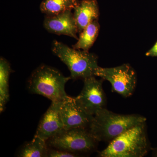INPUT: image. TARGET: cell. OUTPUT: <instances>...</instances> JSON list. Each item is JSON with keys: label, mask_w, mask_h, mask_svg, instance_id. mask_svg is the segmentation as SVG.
Returning a JSON list of instances; mask_svg holds the SVG:
<instances>
[{"label": "cell", "mask_w": 157, "mask_h": 157, "mask_svg": "<svg viewBox=\"0 0 157 157\" xmlns=\"http://www.w3.org/2000/svg\"><path fill=\"white\" fill-rule=\"evenodd\" d=\"M146 118L139 114H120L107 108L94 116L88 129L100 141L110 142L132 127L146 122Z\"/></svg>", "instance_id": "cell-1"}, {"label": "cell", "mask_w": 157, "mask_h": 157, "mask_svg": "<svg viewBox=\"0 0 157 157\" xmlns=\"http://www.w3.org/2000/svg\"><path fill=\"white\" fill-rule=\"evenodd\" d=\"M151 145L147 137L146 123L129 129L109 142L98 153L100 157H143L148 153Z\"/></svg>", "instance_id": "cell-2"}, {"label": "cell", "mask_w": 157, "mask_h": 157, "mask_svg": "<svg viewBox=\"0 0 157 157\" xmlns=\"http://www.w3.org/2000/svg\"><path fill=\"white\" fill-rule=\"evenodd\" d=\"M71 77H67L55 68L42 65L31 74L28 88L33 94L40 95L52 102L61 101L68 97L65 85Z\"/></svg>", "instance_id": "cell-3"}, {"label": "cell", "mask_w": 157, "mask_h": 157, "mask_svg": "<svg viewBox=\"0 0 157 157\" xmlns=\"http://www.w3.org/2000/svg\"><path fill=\"white\" fill-rule=\"evenodd\" d=\"M52 52L67 67L71 79L85 78L95 76L98 57L87 51L78 50L69 47L63 42L55 40L52 42Z\"/></svg>", "instance_id": "cell-4"}, {"label": "cell", "mask_w": 157, "mask_h": 157, "mask_svg": "<svg viewBox=\"0 0 157 157\" xmlns=\"http://www.w3.org/2000/svg\"><path fill=\"white\" fill-rule=\"evenodd\" d=\"M98 142L88 128H85L63 129L47 140L49 147L65 151L78 156L95 151Z\"/></svg>", "instance_id": "cell-5"}, {"label": "cell", "mask_w": 157, "mask_h": 157, "mask_svg": "<svg viewBox=\"0 0 157 157\" xmlns=\"http://www.w3.org/2000/svg\"><path fill=\"white\" fill-rule=\"evenodd\" d=\"M95 76L109 81L112 86V91L125 98L133 95L137 84V74L128 64L114 67H99L96 70Z\"/></svg>", "instance_id": "cell-6"}, {"label": "cell", "mask_w": 157, "mask_h": 157, "mask_svg": "<svg viewBox=\"0 0 157 157\" xmlns=\"http://www.w3.org/2000/svg\"><path fill=\"white\" fill-rule=\"evenodd\" d=\"M93 76L84 79L81 92L75 98L76 104L87 114L94 116L106 108L107 98L103 89V79Z\"/></svg>", "instance_id": "cell-7"}, {"label": "cell", "mask_w": 157, "mask_h": 157, "mask_svg": "<svg viewBox=\"0 0 157 157\" xmlns=\"http://www.w3.org/2000/svg\"><path fill=\"white\" fill-rule=\"evenodd\" d=\"M59 115L65 130L88 128L94 117L87 114L77 105L75 98L69 96L62 101Z\"/></svg>", "instance_id": "cell-8"}, {"label": "cell", "mask_w": 157, "mask_h": 157, "mask_svg": "<svg viewBox=\"0 0 157 157\" xmlns=\"http://www.w3.org/2000/svg\"><path fill=\"white\" fill-rule=\"evenodd\" d=\"M72 10L52 15H45L43 25L51 33L65 35L78 40V28Z\"/></svg>", "instance_id": "cell-9"}, {"label": "cell", "mask_w": 157, "mask_h": 157, "mask_svg": "<svg viewBox=\"0 0 157 157\" xmlns=\"http://www.w3.org/2000/svg\"><path fill=\"white\" fill-rule=\"evenodd\" d=\"M62 101L52 102L50 107L39 122L35 136L47 141L63 130L59 115Z\"/></svg>", "instance_id": "cell-10"}, {"label": "cell", "mask_w": 157, "mask_h": 157, "mask_svg": "<svg viewBox=\"0 0 157 157\" xmlns=\"http://www.w3.org/2000/svg\"><path fill=\"white\" fill-rule=\"evenodd\" d=\"M73 10V15L79 33L90 23L98 20L100 14L96 0L79 1Z\"/></svg>", "instance_id": "cell-11"}, {"label": "cell", "mask_w": 157, "mask_h": 157, "mask_svg": "<svg viewBox=\"0 0 157 157\" xmlns=\"http://www.w3.org/2000/svg\"><path fill=\"white\" fill-rule=\"evenodd\" d=\"M100 28L98 20L90 23L79 33L77 42L72 47L89 51L98 38Z\"/></svg>", "instance_id": "cell-12"}, {"label": "cell", "mask_w": 157, "mask_h": 157, "mask_svg": "<svg viewBox=\"0 0 157 157\" xmlns=\"http://www.w3.org/2000/svg\"><path fill=\"white\" fill-rule=\"evenodd\" d=\"M49 148L47 141L34 136L33 139L26 143L19 150V157H47Z\"/></svg>", "instance_id": "cell-13"}, {"label": "cell", "mask_w": 157, "mask_h": 157, "mask_svg": "<svg viewBox=\"0 0 157 157\" xmlns=\"http://www.w3.org/2000/svg\"><path fill=\"white\" fill-rule=\"evenodd\" d=\"M9 62L3 57L0 59V111L3 112L9 99V79L11 73Z\"/></svg>", "instance_id": "cell-14"}, {"label": "cell", "mask_w": 157, "mask_h": 157, "mask_svg": "<svg viewBox=\"0 0 157 157\" xmlns=\"http://www.w3.org/2000/svg\"><path fill=\"white\" fill-rule=\"evenodd\" d=\"M78 0H43L40 4L41 12L45 15L58 14L73 10L79 2Z\"/></svg>", "instance_id": "cell-15"}, {"label": "cell", "mask_w": 157, "mask_h": 157, "mask_svg": "<svg viewBox=\"0 0 157 157\" xmlns=\"http://www.w3.org/2000/svg\"><path fill=\"white\" fill-rule=\"evenodd\" d=\"M78 155L69 152L49 147L48 150V157H75Z\"/></svg>", "instance_id": "cell-16"}, {"label": "cell", "mask_w": 157, "mask_h": 157, "mask_svg": "<svg viewBox=\"0 0 157 157\" xmlns=\"http://www.w3.org/2000/svg\"><path fill=\"white\" fill-rule=\"evenodd\" d=\"M147 56L157 57V42L149 50L146 52Z\"/></svg>", "instance_id": "cell-17"}, {"label": "cell", "mask_w": 157, "mask_h": 157, "mask_svg": "<svg viewBox=\"0 0 157 157\" xmlns=\"http://www.w3.org/2000/svg\"><path fill=\"white\" fill-rule=\"evenodd\" d=\"M153 155L154 156L157 157V147L154 150Z\"/></svg>", "instance_id": "cell-18"}]
</instances>
